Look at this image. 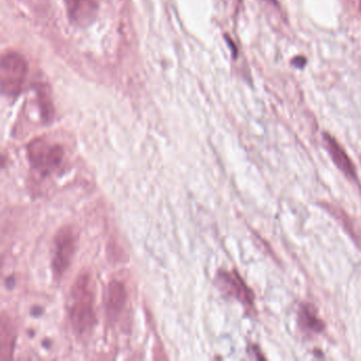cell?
I'll list each match as a JSON object with an SVG mask.
<instances>
[{"label":"cell","instance_id":"obj_1","mask_svg":"<svg viewBox=\"0 0 361 361\" xmlns=\"http://www.w3.org/2000/svg\"><path fill=\"white\" fill-rule=\"evenodd\" d=\"M69 319L73 331L80 336L90 333L96 326L94 285L90 274H80L73 284Z\"/></svg>","mask_w":361,"mask_h":361},{"label":"cell","instance_id":"obj_2","mask_svg":"<svg viewBox=\"0 0 361 361\" xmlns=\"http://www.w3.org/2000/svg\"><path fill=\"white\" fill-rule=\"evenodd\" d=\"M28 65L20 54L7 52L1 58L0 64V84L5 96L16 97L23 90L26 81Z\"/></svg>","mask_w":361,"mask_h":361},{"label":"cell","instance_id":"obj_3","mask_svg":"<svg viewBox=\"0 0 361 361\" xmlns=\"http://www.w3.org/2000/svg\"><path fill=\"white\" fill-rule=\"evenodd\" d=\"M78 234L73 226L59 230L54 240L52 271L56 279H61L71 267L77 250Z\"/></svg>","mask_w":361,"mask_h":361},{"label":"cell","instance_id":"obj_4","mask_svg":"<svg viewBox=\"0 0 361 361\" xmlns=\"http://www.w3.org/2000/svg\"><path fill=\"white\" fill-rule=\"evenodd\" d=\"M29 159L37 169L43 171L56 170L64 159V149L61 145H48L45 141L35 140L28 147Z\"/></svg>","mask_w":361,"mask_h":361},{"label":"cell","instance_id":"obj_5","mask_svg":"<svg viewBox=\"0 0 361 361\" xmlns=\"http://www.w3.org/2000/svg\"><path fill=\"white\" fill-rule=\"evenodd\" d=\"M65 4L69 18L78 26L92 24L98 14V0H65Z\"/></svg>","mask_w":361,"mask_h":361},{"label":"cell","instance_id":"obj_6","mask_svg":"<svg viewBox=\"0 0 361 361\" xmlns=\"http://www.w3.org/2000/svg\"><path fill=\"white\" fill-rule=\"evenodd\" d=\"M219 278L224 290L228 295L235 298L245 305L253 306L255 295H253L252 290L247 286L244 280L240 278V274H236L235 271H223L221 272V276Z\"/></svg>","mask_w":361,"mask_h":361},{"label":"cell","instance_id":"obj_7","mask_svg":"<svg viewBox=\"0 0 361 361\" xmlns=\"http://www.w3.org/2000/svg\"><path fill=\"white\" fill-rule=\"evenodd\" d=\"M324 138L325 147H326L327 152H329V156L333 159L334 164L337 166V168L348 177L350 180L358 183V178H357L356 168H355L354 164L352 160L348 157L346 152L344 151L343 147L337 142L335 138L329 134H324L323 136Z\"/></svg>","mask_w":361,"mask_h":361},{"label":"cell","instance_id":"obj_8","mask_svg":"<svg viewBox=\"0 0 361 361\" xmlns=\"http://www.w3.org/2000/svg\"><path fill=\"white\" fill-rule=\"evenodd\" d=\"M128 301L126 285L120 281H113L109 285L106 293V312L109 318L116 320L124 310Z\"/></svg>","mask_w":361,"mask_h":361},{"label":"cell","instance_id":"obj_9","mask_svg":"<svg viewBox=\"0 0 361 361\" xmlns=\"http://www.w3.org/2000/svg\"><path fill=\"white\" fill-rule=\"evenodd\" d=\"M16 340V329L13 321L6 316L5 312L1 314V324H0V358L3 360L12 358L14 344Z\"/></svg>","mask_w":361,"mask_h":361},{"label":"cell","instance_id":"obj_10","mask_svg":"<svg viewBox=\"0 0 361 361\" xmlns=\"http://www.w3.org/2000/svg\"><path fill=\"white\" fill-rule=\"evenodd\" d=\"M299 321L302 329L310 333H321L325 327V323L319 318L318 312L312 304L302 306Z\"/></svg>","mask_w":361,"mask_h":361},{"label":"cell","instance_id":"obj_11","mask_svg":"<svg viewBox=\"0 0 361 361\" xmlns=\"http://www.w3.org/2000/svg\"><path fill=\"white\" fill-rule=\"evenodd\" d=\"M323 206H324L325 209H327V211H329L333 216H335L336 219L339 221L342 227L350 234L353 240H354L359 247H361V233L359 234V229L356 227V225H355L353 219H350V217L348 216L344 211H342L341 209L338 208V207L334 206V204H324Z\"/></svg>","mask_w":361,"mask_h":361},{"label":"cell","instance_id":"obj_12","mask_svg":"<svg viewBox=\"0 0 361 361\" xmlns=\"http://www.w3.org/2000/svg\"><path fill=\"white\" fill-rule=\"evenodd\" d=\"M360 11H361V4H360Z\"/></svg>","mask_w":361,"mask_h":361}]
</instances>
